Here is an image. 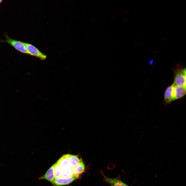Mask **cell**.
Segmentation results:
<instances>
[{
    "mask_svg": "<svg viewBox=\"0 0 186 186\" xmlns=\"http://www.w3.org/2000/svg\"><path fill=\"white\" fill-rule=\"evenodd\" d=\"M67 158L71 166L75 168L82 160L78 156L67 154Z\"/></svg>",
    "mask_w": 186,
    "mask_h": 186,
    "instance_id": "cell-8",
    "label": "cell"
},
{
    "mask_svg": "<svg viewBox=\"0 0 186 186\" xmlns=\"http://www.w3.org/2000/svg\"><path fill=\"white\" fill-rule=\"evenodd\" d=\"M2 0H0V4L2 2Z\"/></svg>",
    "mask_w": 186,
    "mask_h": 186,
    "instance_id": "cell-11",
    "label": "cell"
},
{
    "mask_svg": "<svg viewBox=\"0 0 186 186\" xmlns=\"http://www.w3.org/2000/svg\"><path fill=\"white\" fill-rule=\"evenodd\" d=\"M6 40L2 41L3 42L8 43L17 50L22 53L28 54L24 42L12 39L7 35L6 36Z\"/></svg>",
    "mask_w": 186,
    "mask_h": 186,
    "instance_id": "cell-2",
    "label": "cell"
},
{
    "mask_svg": "<svg viewBox=\"0 0 186 186\" xmlns=\"http://www.w3.org/2000/svg\"><path fill=\"white\" fill-rule=\"evenodd\" d=\"M101 174L103 176L104 180L109 183L111 186H129L117 178H109L105 176L102 173Z\"/></svg>",
    "mask_w": 186,
    "mask_h": 186,
    "instance_id": "cell-7",
    "label": "cell"
},
{
    "mask_svg": "<svg viewBox=\"0 0 186 186\" xmlns=\"http://www.w3.org/2000/svg\"><path fill=\"white\" fill-rule=\"evenodd\" d=\"M78 178V177L73 176L55 178L53 184L57 186L66 185L71 183Z\"/></svg>",
    "mask_w": 186,
    "mask_h": 186,
    "instance_id": "cell-4",
    "label": "cell"
},
{
    "mask_svg": "<svg viewBox=\"0 0 186 186\" xmlns=\"http://www.w3.org/2000/svg\"><path fill=\"white\" fill-rule=\"evenodd\" d=\"M54 168V173L55 178L61 177V167L57 162Z\"/></svg>",
    "mask_w": 186,
    "mask_h": 186,
    "instance_id": "cell-10",
    "label": "cell"
},
{
    "mask_svg": "<svg viewBox=\"0 0 186 186\" xmlns=\"http://www.w3.org/2000/svg\"><path fill=\"white\" fill-rule=\"evenodd\" d=\"M85 165L82 160L78 166L75 168V174L79 177L80 175L85 171Z\"/></svg>",
    "mask_w": 186,
    "mask_h": 186,
    "instance_id": "cell-9",
    "label": "cell"
},
{
    "mask_svg": "<svg viewBox=\"0 0 186 186\" xmlns=\"http://www.w3.org/2000/svg\"><path fill=\"white\" fill-rule=\"evenodd\" d=\"M56 165V163L48 170L45 174L40 177L39 179L47 180L53 184L55 178L54 168Z\"/></svg>",
    "mask_w": 186,
    "mask_h": 186,
    "instance_id": "cell-5",
    "label": "cell"
},
{
    "mask_svg": "<svg viewBox=\"0 0 186 186\" xmlns=\"http://www.w3.org/2000/svg\"><path fill=\"white\" fill-rule=\"evenodd\" d=\"M186 68L178 69L175 72L174 83L176 85L186 89Z\"/></svg>",
    "mask_w": 186,
    "mask_h": 186,
    "instance_id": "cell-1",
    "label": "cell"
},
{
    "mask_svg": "<svg viewBox=\"0 0 186 186\" xmlns=\"http://www.w3.org/2000/svg\"><path fill=\"white\" fill-rule=\"evenodd\" d=\"M173 86L168 87L165 90L164 94V103L165 105L169 104L173 101L172 93Z\"/></svg>",
    "mask_w": 186,
    "mask_h": 186,
    "instance_id": "cell-6",
    "label": "cell"
},
{
    "mask_svg": "<svg viewBox=\"0 0 186 186\" xmlns=\"http://www.w3.org/2000/svg\"><path fill=\"white\" fill-rule=\"evenodd\" d=\"M29 55L36 57L41 60H44L47 56L41 52L37 48L32 44L24 42Z\"/></svg>",
    "mask_w": 186,
    "mask_h": 186,
    "instance_id": "cell-3",
    "label": "cell"
}]
</instances>
